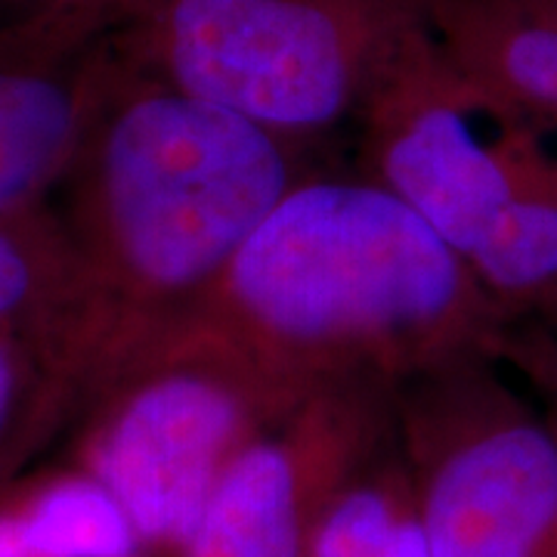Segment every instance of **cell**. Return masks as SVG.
I'll return each instance as SVG.
<instances>
[{"label":"cell","instance_id":"obj_10","mask_svg":"<svg viewBox=\"0 0 557 557\" xmlns=\"http://www.w3.org/2000/svg\"><path fill=\"white\" fill-rule=\"evenodd\" d=\"M505 143L511 193L468 263L508 322L557 313V152L523 131H505Z\"/></svg>","mask_w":557,"mask_h":557},{"label":"cell","instance_id":"obj_2","mask_svg":"<svg viewBox=\"0 0 557 557\" xmlns=\"http://www.w3.org/2000/svg\"><path fill=\"white\" fill-rule=\"evenodd\" d=\"M193 319L304 391L496 354L505 325L471 263L357 171L300 180Z\"/></svg>","mask_w":557,"mask_h":557},{"label":"cell","instance_id":"obj_12","mask_svg":"<svg viewBox=\"0 0 557 557\" xmlns=\"http://www.w3.org/2000/svg\"><path fill=\"white\" fill-rule=\"evenodd\" d=\"M72 282L75 260L57 208L0 214V332H22L38 347L65 313Z\"/></svg>","mask_w":557,"mask_h":557},{"label":"cell","instance_id":"obj_8","mask_svg":"<svg viewBox=\"0 0 557 557\" xmlns=\"http://www.w3.org/2000/svg\"><path fill=\"white\" fill-rule=\"evenodd\" d=\"M112 65V25L75 0H44L0 25V214L60 193Z\"/></svg>","mask_w":557,"mask_h":557},{"label":"cell","instance_id":"obj_3","mask_svg":"<svg viewBox=\"0 0 557 557\" xmlns=\"http://www.w3.org/2000/svg\"><path fill=\"white\" fill-rule=\"evenodd\" d=\"M434 0H161L121 28L139 72L317 146L354 127Z\"/></svg>","mask_w":557,"mask_h":557},{"label":"cell","instance_id":"obj_13","mask_svg":"<svg viewBox=\"0 0 557 557\" xmlns=\"http://www.w3.org/2000/svg\"><path fill=\"white\" fill-rule=\"evenodd\" d=\"M496 354L523 381L557 434V313L508 319Z\"/></svg>","mask_w":557,"mask_h":557},{"label":"cell","instance_id":"obj_15","mask_svg":"<svg viewBox=\"0 0 557 557\" xmlns=\"http://www.w3.org/2000/svg\"><path fill=\"white\" fill-rule=\"evenodd\" d=\"M78 3H84L87 10H94V13L102 16L106 22L119 25V22L137 20L139 13L152 10L161 0H78Z\"/></svg>","mask_w":557,"mask_h":557},{"label":"cell","instance_id":"obj_4","mask_svg":"<svg viewBox=\"0 0 557 557\" xmlns=\"http://www.w3.org/2000/svg\"><path fill=\"white\" fill-rule=\"evenodd\" d=\"M307 394L189 319L90 403L87 474L119 498L143 545L180 552L233 458Z\"/></svg>","mask_w":557,"mask_h":557},{"label":"cell","instance_id":"obj_16","mask_svg":"<svg viewBox=\"0 0 557 557\" xmlns=\"http://www.w3.org/2000/svg\"><path fill=\"white\" fill-rule=\"evenodd\" d=\"M387 557H431L428 552V539H424V527H421V518H416L406 530L403 536L397 539V545L391 548Z\"/></svg>","mask_w":557,"mask_h":557},{"label":"cell","instance_id":"obj_9","mask_svg":"<svg viewBox=\"0 0 557 557\" xmlns=\"http://www.w3.org/2000/svg\"><path fill=\"white\" fill-rule=\"evenodd\" d=\"M434 35L498 127L557 137V0H434Z\"/></svg>","mask_w":557,"mask_h":557},{"label":"cell","instance_id":"obj_6","mask_svg":"<svg viewBox=\"0 0 557 557\" xmlns=\"http://www.w3.org/2000/svg\"><path fill=\"white\" fill-rule=\"evenodd\" d=\"M474 97L431 28L375 84L357 115V174L409 205L461 258L480 245L511 193L505 131Z\"/></svg>","mask_w":557,"mask_h":557},{"label":"cell","instance_id":"obj_5","mask_svg":"<svg viewBox=\"0 0 557 557\" xmlns=\"http://www.w3.org/2000/svg\"><path fill=\"white\" fill-rule=\"evenodd\" d=\"M397 424L431 557H557V434L496 354L399 381Z\"/></svg>","mask_w":557,"mask_h":557},{"label":"cell","instance_id":"obj_14","mask_svg":"<svg viewBox=\"0 0 557 557\" xmlns=\"http://www.w3.org/2000/svg\"><path fill=\"white\" fill-rule=\"evenodd\" d=\"M35 387V350L22 332H0V443L20 424Z\"/></svg>","mask_w":557,"mask_h":557},{"label":"cell","instance_id":"obj_7","mask_svg":"<svg viewBox=\"0 0 557 557\" xmlns=\"http://www.w3.org/2000/svg\"><path fill=\"white\" fill-rule=\"evenodd\" d=\"M397 409V384L310 391L251 440L208 498L180 557H307L329 486Z\"/></svg>","mask_w":557,"mask_h":557},{"label":"cell","instance_id":"obj_1","mask_svg":"<svg viewBox=\"0 0 557 557\" xmlns=\"http://www.w3.org/2000/svg\"><path fill=\"white\" fill-rule=\"evenodd\" d=\"M313 146L115 65L57 208L75 260L65 313L35 347L28 434L87 412L106 384L199 313L300 180Z\"/></svg>","mask_w":557,"mask_h":557},{"label":"cell","instance_id":"obj_11","mask_svg":"<svg viewBox=\"0 0 557 557\" xmlns=\"http://www.w3.org/2000/svg\"><path fill=\"white\" fill-rule=\"evenodd\" d=\"M139 545L127 511L94 474L57 480L0 518V557H134Z\"/></svg>","mask_w":557,"mask_h":557}]
</instances>
